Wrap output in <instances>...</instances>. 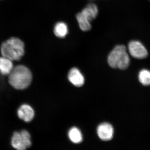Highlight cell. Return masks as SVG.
<instances>
[{"label":"cell","mask_w":150,"mask_h":150,"mask_svg":"<svg viewBox=\"0 0 150 150\" xmlns=\"http://www.w3.org/2000/svg\"><path fill=\"white\" fill-rule=\"evenodd\" d=\"M128 50L131 56L136 59H144L147 57V50L139 41H131L128 46Z\"/></svg>","instance_id":"cell-6"},{"label":"cell","mask_w":150,"mask_h":150,"mask_svg":"<svg viewBox=\"0 0 150 150\" xmlns=\"http://www.w3.org/2000/svg\"><path fill=\"white\" fill-rule=\"evenodd\" d=\"M0 1H1V0H0Z\"/></svg>","instance_id":"cell-14"},{"label":"cell","mask_w":150,"mask_h":150,"mask_svg":"<svg viewBox=\"0 0 150 150\" xmlns=\"http://www.w3.org/2000/svg\"><path fill=\"white\" fill-rule=\"evenodd\" d=\"M7 78L8 83L13 88L22 91L26 89L30 86L33 76L28 67L23 64L16 63Z\"/></svg>","instance_id":"cell-2"},{"label":"cell","mask_w":150,"mask_h":150,"mask_svg":"<svg viewBox=\"0 0 150 150\" xmlns=\"http://www.w3.org/2000/svg\"><path fill=\"white\" fill-rule=\"evenodd\" d=\"M70 140L74 144H79L83 141V137L81 131L76 127H73L69 132Z\"/></svg>","instance_id":"cell-12"},{"label":"cell","mask_w":150,"mask_h":150,"mask_svg":"<svg viewBox=\"0 0 150 150\" xmlns=\"http://www.w3.org/2000/svg\"><path fill=\"white\" fill-rule=\"evenodd\" d=\"M26 52L24 41L17 36L8 38L3 40L0 45V55L10 59L14 64L20 62Z\"/></svg>","instance_id":"cell-1"},{"label":"cell","mask_w":150,"mask_h":150,"mask_svg":"<svg viewBox=\"0 0 150 150\" xmlns=\"http://www.w3.org/2000/svg\"><path fill=\"white\" fill-rule=\"evenodd\" d=\"M14 62L10 59L0 55V74L8 76L13 69Z\"/></svg>","instance_id":"cell-9"},{"label":"cell","mask_w":150,"mask_h":150,"mask_svg":"<svg viewBox=\"0 0 150 150\" xmlns=\"http://www.w3.org/2000/svg\"><path fill=\"white\" fill-rule=\"evenodd\" d=\"M97 6L93 4H88L81 12L77 14L79 18L87 22H91L96 18L98 14Z\"/></svg>","instance_id":"cell-7"},{"label":"cell","mask_w":150,"mask_h":150,"mask_svg":"<svg viewBox=\"0 0 150 150\" xmlns=\"http://www.w3.org/2000/svg\"><path fill=\"white\" fill-rule=\"evenodd\" d=\"M12 147L16 150H26L32 146L31 135L29 131L24 129L13 132L11 139Z\"/></svg>","instance_id":"cell-4"},{"label":"cell","mask_w":150,"mask_h":150,"mask_svg":"<svg viewBox=\"0 0 150 150\" xmlns=\"http://www.w3.org/2000/svg\"><path fill=\"white\" fill-rule=\"evenodd\" d=\"M139 81L143 85H150V71L143 69L140 71L139 75Z\"/></svg>","instance_id":"cell-13"},{"label":"cell","mask_w":150,"mask_h":150,"mask_svg":"<svg viewBox=\"0 0 150 150\" xmlns=\"http://www.w3.org/2000/svg\"><path fill=\"white\" fill-rule=\"evenodd\" d=\"M17 115L21 121L26 123L31 122L35 117V112L33 108L28 103H23L17 110Z\"/></svg>","instance_id":"cell-5"},{"label":"cell","mask_w":150,"mask_h":150,"mask_svg":"<svg viewBox=\"0 0 150 150\" xmlns=\"http://www.w3.org/2000/svg\"><path fill=\"white\" fill-rule=\"evenodd\" d=\"M68 79L70 82L76 86H81L84 83L83 76L76 68H73L70 70L68 75Z\"/></svg>","instance_id":"cell-10"},{"label":"cell","mask_w":150,"mask_h":150,"mask_svg":"<svg viewBox=\"0 0 150 150\" xmlns=\"http://www.w3.org/2000/svg\"><path fill=\"white\" fill-rule=\"evenodd\" d=\"M114 130L112 125L107 123L100 124L97 128V134L102 141H110L113 137Z\"/></svg>","instance_id":"cell-8"},{"label":"cell","mask_w":150,"mask_h":150,"mask_svg":"<svg viewBox=\"0 0 150 150\" xmlns=\"http://www.w3.org/2000/svg\"><path fill=\"white\" fill-rule=\"evenodd\" d=\"M108 62L110 67L114 69H126L130 65L129 54L124 45H117L109 53Z\"/></svg>","instance_id":"cell-3"},{"label":"cell","mask_w":150,"mask_h":150,"mask_svg":"<svg viewBox=\"0 0 150 150\" xmlns=\"http://www.w3.org/2000/svg\"><path fill=\"white\" fill-rule=\"evenodd\" d=\"M54 34L57 37L64 38L68 34L69 29L67 25L63 22L57 23L54 26Z\"/></svg>","instance_id":"cell-11"}]
</instances>
